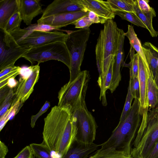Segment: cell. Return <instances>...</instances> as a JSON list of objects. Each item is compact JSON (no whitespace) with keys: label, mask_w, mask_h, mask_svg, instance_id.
<instances>
[{"label":"cell","mask_w":158,"mask_h":158,"mask_svg":"<svg viewBox=\"0 0 158 158\" xmlns=\"http://www.w3.org/2000/svg\"><path fill=\"white\" fill-rule=\"evenodd\" d=\"M77 134L69 106H54L44 118L42 142L62 158L75 141Z\"/></svg>","instance_id":"cell-1"},{"label":"cell","mask_w":158,"mask_h":158,"mask_svg":"<svg viewBox=\"0 0 158 158\" xmlns=\"http://www.w3.org/2000/svg\"><path fill=\"white\" fill-rule=\"evenodd\" d=\"M143 110L140 107L139 100L135 99L126 118L119 123L109 139L100 144L101 148L112 147L130 155L132 143L141 123Z\"/></svg>","instance_id":"cell-2"},{"label":"cell","mask_w":158,"mask_h":158,"mask_svg":"<svg viewBox=\"0 0 158 158\" xmlns=\"http://www.w3.org/2000/svg\"><path fill=\"white\" fill-rule=\"evenodd\" d=\"M118 41V27L113 19L107 20L100 31L95 48L96 63L99 73L98 82L100 89L112 60L115 58Z\"/></svg>","instance_id":"cell-3"},{"label":"cell","mask_w":158,"mask_h":158,"mask_svg":"<svg viewBox=\"0 0 158 158\" xmlns=\"http://www.w3.org/2000/svg\"><path fill=\"white\" fill-rule=\"evenodd\" d=\"M143 110L141 123L132 143V158H146L158 140V105Z\"/></svg>","instance_id":"cell-4"},{"label":"cell","mask_w":158,"mask_h":158,"mask_svg":"<svg viewBox=\"0 0 158 158\" xmlns=\"http://www.w3.org/2000/svg\"><path fill=\"white\" fill-rule=\"evenodd\" d=\"M90 79L89 72L84 70L73 81L63 85L58 93V106H69L73 113L85 104V97Z\"/></svg>","instance_id":"cell-5"},{"label":"cell","mask_w":158,"mask_h":158,"mask_svg":"<svg viewBox=\"0 0 158 158\" xmlns=\"http://www.w3.org/2000/svg\"><path fill=\"white\" fill-rule=\"evenodd\" d=\"M63 31L66 32L68 35L65 43L70 57L69 82H70L73 81L81 72V67L91 31L89 28H87L75 31Z\"/></svg>","instance_id":"cell-6"},{"label":"cell","mask_w":158,"mask_h":158,"mask_svg":"<svg viewBox=\"0 0 158 158\" xmlns=\"http://www.w3.org/2000/svg\"><path fill=\"white\" fill-rule=\"evenodd\" d=\"M23 58L32 64L54 60L61 62L69 69L70 65L69 54L65 42L51 43L32 48Z\"/></svg>","instance_id":"cell-7"},{"label":"cell","mask_w":158,"mask_h":158,"mask_svg":"<svg viewBox=\"0 0 158 158\" xmlns=\"http://www.w3.org/2000/svg\"><path fill=\"white\" fill-rule=\"evenodd\" d=\"M77 129L76 141L85 144L94 143L98 128L95 119L88 111L86 104L72 113Z\"/></svg>","instance_id":"cell-8"},{"label":"cell","mask_w":158,"mask_h":158,"mask_svg":"<svg viewBox=\"0 0 158 158\" xmlns=\"http://www.w3.org/2000/svg\"><path fill=\"white\" fill-rule=\"evenodd\" d=\"M68 37V34L62 31H34L13 43L10 47H22L32 48L51 43L65 42Z\"/></svg>","instance_id":"cell-9"},{"label":"cell","mask_w":158,"mask_h":158,"mask_svg":"<svg viewBox=\"0 0 158 158\" xmlns=\"http://www.w3.org/2000/svg\"><path fill=\"white\" fill-rule=\"evenodd\" d=\"M40 71L39 64L32 65V71L31 75L26 78H20L14 93L13 101H19L21 105L23 106L34 90L35 85L39 78Z\"/></svg>","instance_id":"cell-10"},{"label":"cell","mask_w":158,"mask_h":158,"mask_svg":"<svg viewBox=\"0 0 158 158\" xmlns=\"http://www.w3.org/2000/svg\"><path fill=\"white\" fill-rule=\"evenodd\" d=\"M79 11L88 12L81 0H55L48 5L44 10L41 18Z\"/></svg>","instance_id":"cell-11"},{"label":"cell","mask_w":158,"mask_h":158,"mask_svg":"<svg viewBox=\"0 0 158 158\" xmlns=\"http://www.w3.org/2000/svg\"><path fill=\"white\" fill-rule=\"evenodd\" d=\"M89 12L79 11L56 14L40 18L37 21V23L46 24L59 29L69 25H74L79 19L87 15Z\"/></svg>","instance_id":"cell-12"},{"label":"cell","mask_w":158,"mask_h":158,"mask_svg":"<svg viewBox=\"0 0 158 158\" xmlns=\"http://www.w3.org/2000/svg\"><path fill=\"white\" fill-rule=\"evenodd\" d=\"M118 48L113 65L112 76L109 89L111 93L116 90L121 79V67L124 65V52L123 49L125 33L123 30L118 28Z\"/></svg>","instance_id":"cell-13"},{"label":"cell","mask_w":158,"mask_h":158,"mask_svg":"<svg viewBox=\"0 0 158 158\" xmlns=\"http://www.w3.org/2000/svg\"><path fill=\"white\" fill-rule=\"evenodd\" d=\"M5 44L0 41V70L14 66L16 61L23 57L32 48L17 47L6 48Z\"/></svg>","instance_id":"cell-14"},{"label":"cell","mask_w":158,"mask_h":158,"mask_svg":"<svg viewBox=\"0 0 158 158\" xmlns=\"http://www.w3.org/2000/svg\"><path fill=\"white\" fill-rule=\"evenodd\" d=\"M39 0H20L19 12L22 21L30 26L34 18L43 14V10Z\"/></svg>","instance_id":"cell-15"},{"label":"cell","mask_w":158,"mask_h":158,"mask_svg":"<svg viewBox=\"0 0 158 158\" xmlns=\"http://www.w3.org/2000/svg\"><path fill=\"white\" fill-rule=\"evenodd\" d=\"M88 12H94L99 17L107 20L113 19L115 16L107 1L100 0H81Z\"/></svg>","instance_id":"cell-16"},{"label":"cell","mask_w":158,"mask_h":158,"mask_svg":"<svg viewBox=\"0 0 158 158\" xmlns=\"http://www.w3.org/2000/svg\"><path fill=\"white\" fill-rule=\"evenodd\" d=\"M19 4L20 0L0 1V28L3 33L10 18L19 11Z\"/></svg>","instance_id":"cell-17"},{"label":"cell","mask_w":158,"mask_h":158,"mask_svg":"<svg viewBox=\"0 0 158 158\" xmlns=\"http://www.w3.org/2000/svg\"><path fill=\"white\" fill-rule=\"evenodd\" d=\"M138 60V78L140 88L139 102L141 108L142 110H144L149 108L147 94V68L149 66L148 64L145 63L139 55Z\"/></svg>","instance_id":"cell-18"},{"label":"cell","mask_w":158,"mask_h":158,"mask_svg":"<svg viewBox=\"0 0 158 158\" xmlns=\"http://www.w3.org/2000/svg\"><path fill=\"white\" fill-rule=\"evenodd\" d=\"M100 146L94 143L85 144L75 140L64 158H87Z\"/></svg>","instance_id":"cell-19"},{"label":"cell","mask_w":158,"mask_h":158,"mask_svg":"<svg viewBox=\"0 0 158 158\" xmlns=\"http://www.w3.org/2000/svg\"><path fill=\"white\" fill-rule=\"evenodd\" d=\"M147 94L148 107L154 108L158 104V88L149 67L147 68Z\"/></svg>","instance_id":"cell-20"},{"label":"cell","mask_w":158,"mask_h":158,"mask_svg":"<svg viewBox=\"0 0 158 158\" xmlns=\"http://www.w3.org/2000/svg\"><path fill=\"white\" fill-rule=\"evenodd\" d=\"M132 0L133 6L137 15L145 25L151 36L157 37L158 32L154 29L152 25L153 18L156 16L155 10L147 13H143L139 9L137 0Z\"/></svg>","instance_id":"cell-21"},{"label":"cell","mask_w":158,"mask_h":158,"mask_svg":"<svg viewBox=\"0 0 158 158\" xmlns=\"http://www.w3.org/2000/svg\"><path fill=\"white\" fill-rule=\"evenodd\" d=\"M89 158H132L130 155L117 150L115 148L109 147L101 148L97 150Z\"/></svg>","instance_id":"cell-22"},{"label":"cell","mask_w":158,"mask_h":158,"mask_svg":"<svg viewBox=\"0 0 158 158\" xmlns=\"http://www.w3.org/2000/svg\"><path fill=\"white\" fill-rule=\"evenodd\" d=\"M125 36L128 38L131 46L136 51L145 63L148 64L143 53L141 41L138 38L132 25H128Z\"/></svg>","instance_id":"cell-23"},{"label":"cell","mask_w":158,"mask_h":158,"mask_svg":"<svg viewBox=\"0 0 158 158\" xmlns=\"http://www.w3.org/2000/svg\"><path fill=\"white\" fill-rule=\"evenodd\" d=\"M29 146L33 156L37 158H62L43 142L40 144L32 143Z\"/></svg>","instance_id":"cell-24"},{"label":"cell","mask_w":158,"mask_h":158,"mask_svg":"<svg viewBox=\"0 0 158 158\" xmlns=\"http://www.w3.org/2000/svg\"><path fill=\"white\" fill-rule=\"evenodd\" d=\"M112 10L115 11H125L135 14L132 0H107Z\"/></svg>","instance_id":"cell-25"},{"label":"cell","mask_w":158,"mask_h":158,"mask_svg":"<svg viewBox=\"0 0 158 158\" xmlns=\"http://www.w3.org/2000/svg\"><path fill=\"white\" fill-rule=\"evenodd\" d=\"M21 67L15 65L6 68L0 72V89L7 86L9 79L20 74Z\"/></svg>","instance_id":"cell-26"},{"label":"cell","mask_w":158,"mask_h":158,"mask_svg":"<svg viewBox=\"0 0 158 158\" xmlns=\"http://www.w3.org/2000/svg\"><path fill=\"white\" fill-rule=\"evenodd\" d=\"M114 59L111 61L110 66L106 74L103 85L101 89L100 94L99 97L100 100L102 99V104L104 106L107 104L106 98V91L109 89L111 81L113 65L114 61Z\"/></svg>","instance_id":"cell-27"},{"label":"cell","mask_w":158,"mask_h":158,"mask_svg":"<svg viewBox=\"0 0 158 158\" xmlns=\"http://www.w3.org/2000/svg\"><path fill=\"white\" fill-rule=\"evenodd\" d=\"M114 12L116 15L119 16L122 19L127 20L135 25L147 29L145 25L136 14L125 11H115Z\"/></svg>","instance_id":"cell-28"},{"label":"cell","mask_w":158,"mask_h":158,"mask_svg":"<svg viewBox=\"0 0 158 158\" xmlns=\"http://www.w3.org/2000/svg\"><path fill=\"white\" fill-rule=\"evenodd\" d=\"M135 50L131 46L130 50V62L128 64L130 68V78L138 77L139 72V55L134 53Z\"/></svg>","instance_id":"cell-29"},{"label":"cell","mask_w":158,"mask_h":158,"mask_svg":"<svg viewBox=\"0 0 158 158\" xmlns=\"http://www.w3.org/2000/svg\"><path fill=\"white\" fill-rule=\"evenodd\" d=\"M133 98L131 91V80L130 78L126 101L119 123L123 122L129 114L131 108V103Z\"/></svg>","instance_id":"cell-30"},{"label":"cell","mask_w":158,"mask_h":158,"mask_svg":"<svg viewBox=\"0 0 158 158\" xmlns=\"http://www.w3.org/2000/svg\"><path fill=\"white\" fill-rule=\"evenodd\" d=\"M22 21L19 11L14 14L9 20L4 34L9 33L15 29L20 27Z\"/></svg>","instance_id":"cell-31"},{"label":"cell","mask_w":158,"mask_h":158,"mask_svg":"<svg viewBox=\"0 0 158 158\" xmlns=\"http://www.w3.org/2000/svg\"><path fill=\"white\" fill-rule=\"evenodd\" d=\"M13 89H10L9 92L3 101L0 103V117L2 116L9 109L14 98Z\"/></svg>","instance_id":"cell-32"},{"label":"cell","mask_w":158,"mask_h":158,"mask_svg":"<svg viewBox=\"0 0 158 158\" xmlns=\"http://www.w3.org/2000/svg\"><path fill=\"white\" fill-rule=\"evenodd\" d=\"M131 80V93L134 98L139 100L140 97V88L138 77H133Z\"/></svg>","instance_id":"cell-33"},{"label":"cell","mask_w":158,"mask_h":158,"mask_svg":"<svg viewBox=\"0 0 158 158\" xmlns=\"http://www.w3.org/2000/svg\"><path fill=\"white\" fill-rule=\"evenodd\" d=\"M50 106V102L48 101H46L39 111L35 115H32L31 116L30 124L32 128L35 127L36 122L39 118L48 110Z\"/></svg>","instance_id":"cell-34"},{"label":"cell","mask_w":158,"mask_h":158,"mask_svg":"<svg viewBox=\"0 0 158 158\" xmlns=\"http://www.w3.org/2000/svg\"><path fill=\"white\" fill-rule=\"evenodd\" d=\"M93 23V22L89 19L87 15L79 19L74 24V25L75 28H89L90 26Z\"/></svg>","instance_id":"cell-35"},{"label":"cell","mask_w":158,"mask_h":158,"mask_svg":"<svg viewBox=\"0 0 158 158\" xmlns=\"http://www.w3.org/2000/svg\"><path fill=\"white\" fill-rule=\"evenodd\" d=\"M137 1L138 7L142 13H147L155 10L153 8L150 6L149 0H137Z\"/></svg>","instance_id":"cell-36"},{"label":"cell","mask_w":158,"mask_h":158,"mask_svg":"<svg viewBox=\"0 0 158 158\" xmlns=\"http://www.w3.org/2000/svg\"><path fill=\"white\" fill-rule=\"evenodd\" d=\"M32 151L30 146H27L23 148L13 158H31L33 156Z\"/></svg>","instance_id":"cell-37"},{"label":"cell","mask_w":158,"mask_h":158,"mask_svg":"<svg viewBox=\"0 0 158 158\" xmlns=\"http://www.w3.org/2000/svg\"><path fill=\"white\" fill-rule=\"evenodd\" d=\"M88 16L94 23L104 24L107 20L105 19L99 17L92 11L89 12Z\"/></svg>","instance_id":"cell-38"},{"label":"cell","mask_w":158,"mask_h":158,"mask_svg":"<svg viewBox=\"0 0 158 158\" xmlns=\"http://www.w3.org/2000/svg\"><path fill=\"white\" fill-rule=\"evenodd\" d=\"M32 71V65L29 66H23L21 67L20 75V78L25 79L28 77Z\"/></svg>","instance_id":"cell-39"},{"label":"cell","mask_w":158,"mask_h":158,"mask_svg":"<svg viewBox=\"0 0 158 158\" xmlns=\"http://www.w3.org/2000/svg\"><path fill=\"white\" fill-rule=\"evenodd\" d=\"M10 88L7 86L0 89V103L4 100L8 95Z\"/></svg>","instance_id":"cell-40"},{"label":"cell","mask_w":158,"mask_h":158,"mask_svg":"<svg viewBox=\"0 0 158 158\" xmlns=\"http://www.w3.org/2000/svg\"><path fill=\"white\" fill-rule=\"evenodd\" d=\"M8 152L7 147L5 144L0 141V158H5Z\"/></svg>","instance_id":"cell-41"},{"label":"cell","mask_w":158,"mask_h":158,"mask_svg":"<svg viewBox=\"0 0 158 158\" xmlns=\"http://www.w3.org/2000/svg\"><path fill=\"white\" fill-rule=\"evenodd\" d=\"M146 158H158V140L152 151Z\"/></svg>","instance_id":"cell-42"},{"label":"cell","mask_w":158,"mask_h":158,"mask_svg":"<svg viewBox=\"0 0 158 158\" xmlns=\"http://www.w3.org/2000/svg\"><path fill=\"white\" fill-rule=\"evenodd\" d=\"M15 77H12L8 79L7 86L10 89L15 88L17 86L19 81H17Z\"/></svg>","instance_id":"cell-43"},{"label":"cell","mask_w":158,"mask_h":158,"mask_svg":"<svg viewBox=\"0 0 158 158\" xmlns=\"http://www.w3.org/2000/svg\"><path fill=\"white\" fill-rule=\"evenodd\" d=\"M154 80L158 88V70Z\"/></svg>","instance_id":"cell-44"},{"label":"cell","mask_w":158,"mask_h":158,"mask_svg":"<svg viewBox=\"0 0 158 158\" xmlns=\"http://www.w3.org/2000/svg\"><path fill=\"white\" fill-rule=\"evenodd\" d=\"M31 158H36V157L35 156H32V157Z\"/></svg>","instance_id":"cell-45"},{"label":"cell","mask_w":158,"mask_h":158,"mask_svg":"<svg viewBox=\"0 0 158 158\" xmlns=\"http://www.w3.org/2000/svg\"></svg>","instance_id":"cell-46"}]
</instances>
